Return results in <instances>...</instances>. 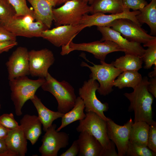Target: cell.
<instances>
[{"label": "cell", "mask_w": 156, "mask_h": 156, "mask_svg": "<svg viewBox=\"0 0 156 156\" xmlns=\"http://www.w3.org/2000/svg\"><path fill=\"white\" fill-rule=\"evenodd\" d=\"M16 36L0 25V42L16 41Z\"/></svg>", "instance_id": "obj_36"}, {"label": "cell", "mask_w": 156, "mask_h": 156, "mask_svg": "<svg viewBox=\"0 0 156 156\" xmlns=\"http://www.w3.org/2000/svg\"><path fill=\"white\" fill-rule=\"evenodd\" d=\"M10 130L0 124V140H5Z\"/></svg>", "instance_id": "obj_41"}, {"label": "cell", "mask_w": 156, "mask_h": 156, "mask_svg": "<svg viewBox=\"0 0 156 156\" xmlns=\"http://www.w3.org/2000/svg\"><path fill=\"white\" fill-rule=\"evenodd\" d=\"M120 33L128 40L146 44L156 39V37L148 34L147 31L130 20L119 18L114 21L108 26Z\"/></svg>", "instance_id": "obj_10"}, {"label": "cell", "mask_w": 156, "mask_h": 156, "mask_svg": "<svg viewBox=\"0 0 156 156\" xmlns=\"http://www.w3.org/2000/svg\"><path fill=\"white\" fill-rule=\"evenodd\" d=\"M79 151V147L77 140L73 141L71 146L60 156H76Z\"/></svg>", "instance_id": "obj_37"}, {"label": "cell", "mask_w": 156, "mask_h": 156, "mask_svg": "<svg viewBox=\"0 0 156 156\" xmlns=\"http://www.w3.org/2000/svg\"><path fill=\"white\" fill-rule=\"evenodd\" d=\"M149 126L143 121L133 122L130 132L129 142L139 145L147 146Z\"/></svg>", "instance_id": "obj_26"}, {"label": "cell", "mask_w": 156, "mask_h": 156, "mask_svg": "<svg viewBox=\"0 0 156 156\" xmlns=\"http://www.w3.org/2000/svg\"><path fill=\"white\" fill-rule=\"evenodd\" d=\"M28 53L26 48L22 47L13 52L6 63L9 80L29 75Z\"/></svg>", "instance_id": "obj_16"}, {"label": "cell", "mask_w": 156, "mask_h": 156, "mask_svg": "<svg viewBox=\"0 0 156 156\" xmlns=\"http://www.w3.org/2000/svg\"><path fill=\"white\" fill-rule=\"evenodd\" d=\"M32 6L35 19L50 29L53 21L52 10L55 6L51 0H27Z\"/></svg>", "instance_id": "obj_19"}, {"label": "cell", "mask_w": 156, "mask_h": 156, "mask_svg": "<svg viewBox=\"0 0 156 156\" xmlns=\"http://www.w3.org/2000/svg\"></svg>", "instance_id": "obj_47"}, {"label": "cell", "mask_w": 156, "mask_h": 156, "mask_svg": "<svg viewBox=\"0 0 156 156\" xmlns=\"http://www.w3.org/2000/svg\"><path fill=\"white\" fill-rule=\"evenodd\" d=\"M85 105L82 99L77 97L75 104L69 111L64 114L61 117V123L56 130L60 131L62 129L70 124L78 120L83 119L86 116L84 113Z\"/></svg>", "instance_id": "obj_24"}, {"label": "cell", "mask_w": 156, "mask_h": 156, "mask_svg": "<svg viewBox=\"0 0 156 156\" xmlns=\"http://www.w3.org/2000/svg\"><path fill=\"white\" fill-rule=\"evenodd\" d=\"M75 50L90 53L95 58L103 61H105L106 56L109 53L116 51L124 52L123 49L116 43L110 40H105L104 42L96 41L80 43H74L72 41L62 47L60 54L64 55Z\"/></svg>", "instance_id": "obj_7"}, {"label": "cell", "mask_w": 156, "mask_h": 156, "mask_svg": "<svg viewBox=\"0 0 156 156\" xmlns=\"http://www.w3.org/2000/svg\"><path fill=\"white\" fill-rule=\"evenodd\" d=\"M129 9L124 8L121 13L106 15L102 13H96L91 15L88 14L83 15L80 24L83 25L86 27L95 25L97 26L108 27L114 21L119 18L128 19L141 26L136 18V16L140 12V10L130 11Z\"/></svg>", "instance_id": "obj_15"}, {"label": "cell", "mask_w": 156, "mask_h": 156, "mask_svg": "<svg viewBox=\"0 0 156 156\" xmlns=\"http://www.w3.org/2000/svg\"><path fill=\"white\" fill-rule=\"evenodd\" d=\"M85 59L93 66L89 65L84 62H81L80 66L88 67L91 71L89 75L90 78L99 82V86L97 91L99 94L104 96L108 95L113 90L114 81L123 72L115 67L112 62L108 64L105 61H100L101 64H96L89 61L86 57Z\"/></svg>", "instance_id": "obj_6"}, {"label": "cell", "mask_w": 156, "mask_h": 156, "mask_svg": "<svg viewBox=\"0 0 156 156\" xmlns=\"http://www.w3.org/2000/svg\"><path fill=\"white\" fill-rule=\"evenodd\" d=\"M45 78L41 88L55 98L58 103L57 111L63 114L69 111L73 107L77 98L73 86L65 80L58 81L49 73Z\"/></svg>", "instance_id": "obj_4"}, {"label": "cell", "mask_w": 156, "mask_h": 156, "mask_svg": "<svg viewBox=\"0 0 156 156\" xmlns=\"http://www.w3.org/2000/svg\"><path fill=\"white\" fill-rule=\"evenodd\" d=\"M29 75L32 77H45L49 68L54 63L55 59L50 50L47 48L29 51Z\"/></svg>", "instance_id": "obj_13"}, {"label": "cell", "mask_w": 156, "mask_h": 156, "mask_svg": "<svg viewBox=\"0 0 156 156\" xmlns=\"http://www.w3.org/2000/svg\"><path fill=\"white\" fill-rule=\"evenodd\" d=\"M34 20L30 15L15 16L8 22L1 25L16 36L40 37L42 31L48 28L41 22H34Z\"/></svg>", "instance_id": "obj_8"}, {"label": "cell", "mask_w": 156, "mask_h": 156, "mask_svg": "<svg viewBox=\"0 0 156 156\" xmlns=\"http://www.w3.org/2000/svg\"><path fill=\"white\" fill-rule=\"evenodd\" d=\"M57 125L52 124L42 137V144L39 151L42 156H57L58 151L69 144L68 134L63 131H57Z\"/></svg>", "instance_id": "obj_11"}, {"label": "cell", "mask_w": 156, "mask_h": 156, "mask_svg": "<svg viewBox=\"0 0 156 156\" xmlns=\"http://www.w3.org/2000/svg\"><path fill=\"white\" fill-rule=\"evenodd\" d=\"M147 146L156 153V124L149 126Z\"/></svg>", "instance_id": "obj_35"}, {"label": "cell", "mask_w": 156, "mask_h": 156, "mask_svg": "<svg viewBox=\"0 0 156 156\" xmlns=\"http://www.w3.org/2000/svg\"><path fill=\"white\" fill-rule=\"evenodd\" d=\"M90 13H110L117 14L124 11L122 0H94L90 5Z\"/></svg>", "instance_id": "obj_23"}, {"label": "cell", "mask_w": 156, "mask_h": 156, "mask_svg": "<svg viewBox=\"0 0 156 156\" xmlns=\"http://www.w3.org/2000/svg\"><path fill=\"white\" fill-rule=\"evenodd\" d=\"M86 114L85 118L79 120L76 128L77 132H87L94 137L103 148L102 156H118L115 144L108 136L106 121L94 112Z\"/></svg>", "instance_id": "obj_2"}, {"label": "cell", "mask_w": 156, "mask_h": 156, "mask_svg": "<svg viewBox=\"0 0 156 156\" xmlns=\"http://www.w3.org/2000/svg\"><path fill=\"white\" fill-rule=\"evenodd\" d=\"M1 25V21L0 20V25Z\"/></svg>", "instance_id": "obj_45"}, {"label": "cell", "mask_w": 156, "mask_h": 156, "mask_svg": "<svg viewBox=\"0 0 156 156\" xmlns=\"http://www.w3.org/2000/svg\"><path fill=\"white\" fill-rule=\"evenodd\" d=\"M124 8L140 10L148 4L146 0H122Z\"/></svg>", "instance_id": "obj_34"}, {"label": "cell", "mask_w": 156, "mask_h": 156, "mask_svg": "<svg viewBox=\"0 0 156 156\" xmlns=\"http://www.w3.org/2000/svg\"><path fill=\"white\" fill-rule=\"evenodd\" d=\"M99 86L96 80L90 78L88 81H84L82 86L79 88V94L84 103V109L86 113L94 112L107 121L110 118L105 116L104 112L108 111L109 104L106 102L102 103L97 98L96 91Z\"/></svg>", "instance_id": "obj_9"}, {"label": "cell", "mask_w": 156, "mask_h": 156, "mask_svg": "<svg viewBox=\"0 0 156 156\" xmlns=\"http://www.w3.org/2000/svg\"><path fill=\"white\" fill-rule=\"evenodd\" d=\"M142 57L133 54H125L112 62L116 68L122 72L128 70L138 71L142 67Z\"/></svg>", "instance_id": "obj_28"}, {"label": "cell", "mask_w": 156, "mask_h": 156, "mask_svg": "<svg viewBox=\"0 0 156 156\" xmlns=\"http://www.w3.org/2000/svg\"><path fill=\"white\" fill-rule=\"evenodd\" d=\"M77 140L79 147L78 156H102L103 149L93 136L86 132L80 133Z\"/></svg>", "instance_id": "obj_20"}, {"label": "cell", "mask_w": 156, "mask_h": 156, "mask_svg": "<svg viewBox=\"0 0 156 156\" xmlns=\"http://www.w3.org/2000/svg\"><path fill=\"white\" fill-rule=\"evenodd\" d=\"M84 1L88 3V4L91 5L92 3L94 0H83Z\"/></svg>", "instance_id": "obj_44"}, {"label": "cell", "mask_w": 156, "mask_h": 156, "mask_svg": "<svg viewBox=\"0 0 156 156\" xmlns=\"http://www.w3.org/2000/svg\"><path fill=\"white\" fill-rule=\"evenodd\" d=\"M12 156H25L27 151V141L20 126L10 130L5 140Z\"/></svg>", "instance_id": "obj_18"}, {"label": "cell", "mask_w": 156, "mask_h": 156, "mask_svg": "<svg viewBox=\"0 0 156 156\" xmlns=\"http://www.w3.org/2000/svg\"><path fill=\"white\" fill-rule=\"evenodd\" d=\"M148 80L143 78L139 84L131 93H125L124 95L130 102L129 111H133L134 122L143 121L149 125L156 124L153 119L152 105L153 96L148 91Z\"/></svg>", "instance_id": "obj_1"}, {"label": "cell", "mask_w": 156, "mask_h": 156, "mask_svg": "<svg viewBox=\"0 0 156 156\" xmlns=\"http://www.w3.org/2000/svg\"><path fill=\"white\" fill-rule=\"evenodd\" d=\"M15 15L14 9L8 0H0L1 25L8 22Z\"/></svg>", "instance_id": "obj_30"}, {"label": "cell", "mask_w": 156, "mask_h": 156, "mask_svg": "<svg viewBox=\"0 0 156 156\" xmlns=\"http://www.w3.org/2000/svg\"><path fill=\"white\" fill-rule=\"evenodd\" d=\"M0 124L9 130L16 128L19 126L12 113L4 114L1 116Z\"/></svg>", "instance_id": "obj_33"}, {"label": "cell", "mask_w": 156, "mask_h": 156, "mask_svg": "<svg viewBox=\"0 0 156 156\" xmlns=\"http://www.w3.org/2000/svg\"><path fill=\"white\" fill-rule=\"evenodd\" d=\"M45 81V78L39 77L37 80H32L27 76L9 80L11 99L16 116H21L22 114V109L25 102L34 97L37 89Z\"/></svg>", "instance_id": "obj_3"}, {"label": "cell", "mask_w": 156, "mask_h": 156, "mask_svg": "<svg viewBox=\"0 0 156 156\" xmlns=\"http://www.w3.org/2000/svg\"><path fill=\"white\" fill-rule=\"evenodd\" d=\"M144 47H147L142 57L145 65L144 68L145 69H149L152 66H156V39L151 42L144 44Z\"/></svg>", "instance_id": "obj_29"}, {"label": "cell", "mask_w": 156, "mask_h": 156, "mask_svg": "<svg viewBox=\"0 0 156 156\" xmlns=\"http://www.w3.org/2000/svg\"><path fill=\"white\" fill-rule=\"evenodd\" d=\"M148 81V91L154 97L156 98V77L150 78Z\"/></svg>", "instance_id": "obj_40"}, {"label": "cell", "mask_w": 156, "mask_h": 156, "mask_svg": "<svg viewBox=\"0 0 156 156\" xmlns=\"http://www.w3.org/2000/svg\"><path fill=\"white\" fill-rule=\"evenodd\" d=\"M30 100L37 110L38 116L43 125V129L45 132L52 125L54 121L61 118L64 114L58 111L55 112L49 109L44 105L41 99L36 94Z\"/></svg>", "instance_id": "obj_22"}, {"label": "cell", "mask_w": 156, "mask_h": 156, "mask_svg": "<svg viewBox=\"0 0 156 156\" xmlns=\"http://www.w3.org/2000/svg\"><path fill=\"white\" fill-rule=\"evenodd\" d=\"M91 10L90 6L83 0H70L61 6L53 9V21L56 27L78 25L83 16Z\"/></svg>", "instance_id": "obj_5"}, {"label": "cell", "mask_w": 156, "mask_h": 156, "mask_svg": "<svg viewBox=\"0 0 156 156\" xmlns=\"http://www.w3.org/2000/svg\"><path fill=\"white\" fill-rule=\"evenodd\" d=\"M140 13L136 18L140 24L145 23L148 25L151 30V34L156 35V0L151 2L140 10Z\"/></svg>", "instance_id": "obj_25"}, {"label": "cell", "mask_w": 156, "mask_h": 156, "mask_svg": "<svg viewBox=\"0 0 156 156\" xmlns=\"http://www.w3.org/2000/svg\"><path fill=\"white\" fill-rule=\"evenodd\" d=\"M133 123L131 118L123 125L116 124L110 119L106 121L108 136L116 145L118 156H126Z\"/></svg>", "instance_id": "obj_14"}, {"label": "cell", "mask_w": 156, "mask_h": 156, "mask_svg": "<svg viewBox=\"0 0 156 156\" xmlns=\"http://www.w3.org/2000/svg\"><path fill=\"white\" fill-rule=\"evenodd\" d=\"M20 123L27 140L34 145L42 133V124L38 117L26 114L21 120Z\"/></svg>", "instance_id": "obj_21"}, {"label": "cell", "mask_w": 156, "mask_h": 156, "mask_svg": "<svg viewBox=\"0 0 156 156\" xmlns=\"http://www.w3.org/2000/svg\"><path fill=\"white\" fill-rule=\"evenodd\" d=\"M126 156H156V153L147 146L138 145L129 142Z\"/></svg>", "instance_id": "obj_31"}, {"label": "cell", "mask_w": 156, "mask_h": 156, "mask_svg": "<svg viewBox=\"0 0 156 156\" xmlns=\"http://www.w3.org/2000/svg\"><path fill=\"white\" fill-rule=\"evenodd\" d=\"M148 75L150 78L156 77V66H154L153 70L149 73Z\"/></svg>", "instance_id": "obj_43"}, {"label": "cell", "mask_w": 156, "mask_h": 156, "mask_svg": "<svg viewBox=\"0 0 156 156\" xmlns=\"http://www.w3.org/2000/svg\"><path fill=\"white\" fill-rule=\"evenodd\" d=\"M17 44L18 42L16 40L0 42V54L8 51Z\"/></svg>", "instance_id": "obj_38"}, {"label": "cell", "mask_w": 156, "mask_h": 156, "mask_svg": "<svg viewBox=\"0 0 156 156\" xmlns=\"http://www.w3.org/2000/svg\"><path fill=\"white\" fill-rule=\"evenodd\" d=\"M142 79L141 75L137 71L128 70L123 72L114 81L113 86L121 89L131 88L134 89Z\"/></svg>", "instance_id": "obj_27"}, {"label": "cell", "mask_w": 156, "mask_h": 156, "mask_svg": "<svg viewBox=\"0 0 156 156\" xmlns=\"http://www.w3.org/2000/svg\"><path fill=\"white\" fill-rule=\"evenodd\" d=\"M0 107H1V105H0Z\"/></svg>", "instance_id": "obj_46"}, {"label": "cell", "mask_w": 156, "mask_h": 156, "mask_svg": "<svg viewBox=\"0 0 156 156\" xmlns=\"http://www.w3.org/2000/svg\"><path fill=\"white\" fill-rule=\"evenodd\" d=\"M97 29L102 35L100 41H112L123 49L125 54H133L142 58L145 49L141 44L128 40L123 37L120 33L110 27L98 26Z\"/></svg>", "instance_id": "obj_17"}, {"label": "cell", "mask_w": 156, "mask_h": 156, "mask_svg": "<svg viewBox=\"0 0 156 156\" xmlns=\"http://www.w3.org/2000/svg\"><path fill=\"white\" fill-rule=\"evenodd\" d=\"M86 27V26L81 24L61 25L43 31L40 37L56 47H62L72 41L78 33Z\"/></svg>", "instance_id": "obj_12"}, {"label": "cell", "mask_w": 156, "mask_h": 156, "mask_svg": "<svg viewBox=\"0 0 156 156\" xmlns=\"http://www.w3.org/2000/svg\"><path fill=\"white\" fill-rule=\"evenodd\" d=\"M56 5H59L64 4L67 1L70 0H51Z\"/></svg>", "instance_id": "obj_42"}, {"label": "cell", "mask_w": 156, "mask_h": 156, "mask_svg": "<svg viewBox=\"0 0 156 156\" xmlns=\"http://www.w3.org/2000/svg\"><path fill=\"white\" fill-rule=\"evenodd\" d=\"M0 156H12L8 148L5 140H0Z\"/></svg>", "instance_id": "obj_39"}, {"label": "cell", "mask_w": 156, "mask_h": 156, "mask_svg": "<svg viewBox=\"0 0 156 156\" xmlns=\"http://www.w3.org/2000/svg\"><path fill=\"white\" fill-rule=\"evenodd\" d=\"M8 0L15 10L16 12L15 16L30 15L34 18V11L28 7L26 0Z\"/></svg>", "instance_id": "obj_32"}]
</instances>
